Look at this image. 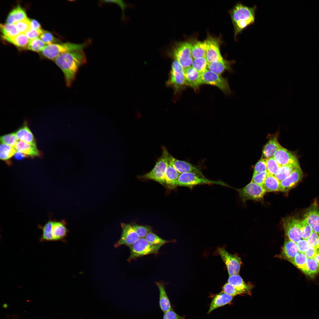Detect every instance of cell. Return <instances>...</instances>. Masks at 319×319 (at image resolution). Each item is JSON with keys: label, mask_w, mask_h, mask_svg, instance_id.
I'll return each mask as SVG.
<instances>
[{"label": "cell", "mask_w": 319, "mask_h": 319, "mask_svg": "<svg viewBox=\"0 0 319 319\" xmlns=\"http://www.w3.org/2000/svg\"><path fill=\"white\" fill-rule=\"evenodd\" d=\"M167 157L168 162L180 174L193 172L202 177H204L201 171L198 167L187 162L175 158L168 152L167 153Z\"/></svg>", "instance_id": "cell-14"}, {"label": "cell", "mask_w": 319, "mask_h": 319, "mask_svg": "<svg viewBox=\"0 0 319 319\" xmlns=\"http://www.w3.org/2000/svg\"><path fill=\"white\" fill-rule=\"evenodd\" d=\"M103 2L105 3H113L118 4L121 8L122 12H124L125 9L126 7V4L122 0H105L103 1Z\"/></svg>", "instance_id": "cell-57"}, {"label": "cell", "mask_w": 319, "mask_h": 319, "mask_svg": "<svg viewBox=\"0 0 319 319\" xmlns=\"http://www.w3.org/2000/svg\"><path fill=\"white\" fill-rule=\"evenodd\" d=\"M0 139L1 143L14 148L18 141L14 132L2 136Z\"/></svg>", "instance_id": "cell-44"}, {"label": "cell", "mask_w": 319, "mask_h": 319, "mask_svg": "<svg viewBox=\"0 0 319 319\" xmlns=\"http://www.w3.org/2000/svg\"><path fill=\"white\" fill-rule=\"evenodd\" d=\"M222 291L234 297L241 294L233 286L228 282L223 286Z\"/></svg>", "instance_id": "cell-50"}, {"label": "cell", "mask_w": 319, "mask_h": 319, "mask_svg": "<svg viewBox=\"0 0 319 319\" xmlns=\"http://www.w3.org/2000/svg\"><path fill=\"white\" fill-rule=\"evenodd\" d=\"M317 253V249L314 247L309 246L308 250L304 253L307 258L314 259Z\"/></svg>", "instance_id": "cell-56"}, {"label": "cell", "mask_w": 319, "mask_h": 319, "mask_svg": "<svg viewBox=\"0 0 319 319\" xmlns=\"http://www.w3.org/2000/svg\"><path fill=\"white\" fill-rule=\"evenodd\" d=\"M144 238L149 242L154 245H163L166 243L173 242V240H164L152 231L149 233Z\"/></svg>", "instance_id": "cell-43"}, {"label": "cell", "mask_w": 319, "mask_h": 319, "mask_svg": "<svg viewBox=\"0 0 319 319\" xmlns=\"http://www.w3.org/2000/svg\"><path fill=\"white\" fill-rule=\"evenodd\" d=\"M228 283L233 286L241 294L248 292L250 289V287L238 274L229 276Z\"/></svg>", "instance_id": "cell-26"}, {"label": "cell", "mask_w": 319, "mask_h": 319, "mask_svg": "<svg viewBox=\"0 0 319 319\" xmlns=\"http://www.w3.org/2000/svg\"><path fill=\"white\" fill-rule=\"evenodd\" d=\"M298 253L297 243L286 237L282 248L281 257L292 263Z\"/></svg>", "instance_id": "cell-20"}, {"label": "cell", "mask_w": 319, "mask_h": 319, "mask_svg": "<svg viewBox=\"0 0 319 319\" xmlns=\"http://www.w3.org/2000/svg\"><path fill=\"white\" fill-rule=\"evenodd\" d=\"M265 171H267L266 159H261L255 165L253 175Z\"/></svg>", "instance_id": "cell-51"}, {"label": "cell", "mask_w": 319, "mask_h": 319, "mask_svg": "<svg viewBox=\"0 0 319 319\" xmlns=\"http://www.w3.org/2000/svg\"><path fill=\"white\" fill-rule=\"evenodd\" d=\"M268 174L267 171H265L253 175L251 181L262 186Z\"/></svg>", "instance_id": "cell-49"}, {"label": "cell", "mask_w": 319, "mask_h": 319, "mask_svg": "<svg viewBox=\"0 0 319 319\" xmlns=\"http://www.w3.org/2000/svg\"><path fill=\"white\" fill-rule=\"evenodd\" d=\"M193 44L188 41L176 43L172 48L171 54L184 69L191 66L193 61L191 48Z\"/></svg>", "instance_id": "cell-6"}, {"label": "cell", "mask_w": 319, "mask_h": 319, "mask_svg": "<svg viewBox=\"0 0 319 319\" xmlns=\"http://www.w3.org/2000/svg\"><path fill=\"white\" fill-rule=\"evenodd\" d=\"M121 226L122 231L121 237L114 246L117 248L122 245H124L129 248L140 237L131 224L121 223Z\"/></svg>", "instance_id": "cell-13"}, {"label": "cell", "mask_w": 319, "mask_h": 319, "mask_svg": "<svg viewBox=\"0 0 319 319\" xmlns=\"http://www.w3.org/2000/svg\"><path fill=\"white\" fill-rule=\"evenodd\" d=\"M307 259L304 254L299 252L291 263L305 274Z\"/></svg>", "instance_id": "cell-38"}, {"label": "cell", "mask_w": 319, "mask_h": 319, "mask_svg": "<svg viewBox=\"0 0 319 319\" xmlns=\"http://www.w3.org/2000/svg\"><path fill=\"white\" fill-rule=\"evenodd\" d=\"M168 86L172 87L175 92H179L186 86L184 69L178 62H172L169 79L167 82Z\"/></svg>", "instance_id": "cell-8"}, {"label": "cell", "mask_w": 319, "mask_h": 319, "mask_svg": "<svg viewBox=\"0 0 319 319\" xmlns=\"http://www.w3.org/2000/svg\"><path fill=\"white\" fill-rule=\"evenodd\" d=\"M2 38L4 40L17 47L23 48H27L30 40L25 34L23 33H21L13 37L2 36Z\"/></svg>", "instance_id": "cell-32"}, {"label": "cell", "mask_w": 319, "mask_h": 319, "mask_svg": "<svg viewBox=\"0 0 319 319\" xmlns=\"http://www.w3.org/2000/svg\"><path fill=\"white\" fill-rule=\"evenodd\" d=\"M281 147L278 141L277 137H274L264 146L263 151V155L266 159L273 157L276 152Z\"/></svg>", "instance_id": "cell-31"}, {"label": "cell", "mask_w": 319, "mask_h": 319, "mask_svg": "<svg viewBox=\"0 0 319 319\" xmlns=\"http://www.w3.org/2000/svg\"><path fill=\"white\" fill-rule=\"evenodd\" d=\"M40 37L44 43L47 45L56 43L59 41L51 33L47 31L43 30Z\"/></svg>", "instance_id": "cell-48"}, {"label": "cell", "mask_w": 319, "mask_h": 319, "mask_svg": "<svg viewBox=\"0 0 319 319\" xmlns=\"http://www.w3.org/2000/svg\"><path fill=\"white\" fill-rule=\"evenodd\" d=\"M17 150L14 148L1 143L0 146V158L6 160L14 156Z\"/></svg>", "instance_id": "cell-39"}, {"label": "cell", "mask_w": 319, "mask_h": 319, "mask_svg": "<svg viewBox=\"0 0 319 319\" xmlns=\"http://www.w3.org/2000/svg\"><path fill=\"white\" fill-rule=\"evenodd\" d=\"M155 283L159 291V307L161 311L165 313L172 309L170 300L165 290V284L163 281H156Z\"/></svg>", "instance_id": "cell-21"}, {"label": "cell", "mask_w": 319, "mask_h": 319, "mask_svg": "<svg viewBox=\"0 0 319 319\" xmlns=\"http://www.w3.org/2000/svg\"><path fill=\"white\" fill-rule=\"evenodd\" d=\"M161 156L158 159L153 168L149 172L139 176L142 180H152L158 182L163 185H165V176L168 162L167 157L168 151L163 147Z\"/></svg>", "instance_id": "cell-4"}, {"label": "cell", "mask_w": 319, "mask_h": 319, "mask_svg": "<svg viewBox=\"0 0 319 319\" xmlns=\"http://www.w3.org/2000/svg\"><path fill=\"white\" fill-rule=\"evenodd\" d=\"M186 86L196 89L203 84L201 74L192 66L184 69Z\"/></svg>", "instance_id": "cell-19"}, {"label": "cell", "mask_w": 319, "mask_h": 319, "mask_svg": "<svg viewBox=\"0 0 319 319\" xmlns=\"http://www.w3.org/2000/svg\"><path fill=\"white\" fill-rule=\"evenodd\" d=\"M217 252L225 264L229 276L238 274L242 264L240 258L230 253L223 248H218Z\"/></svg>", "instance_id": "cell-11"}, {"label": "cell", "mask_w": 319, "mask_h": 319, "mask_svg": "<svg viewBox=\"0 0 319 319\" xmlns=\"http://www.w3.org/2000/svg\"><path fill=\"white\" fill-rule=\"evenodd\" d=\"M206 47L204 41H197L193 44L191 48V54L194 59L205 57Z\"/></svg>", "instance_id": "cell-34"}, {"label": "cell", "mask_w": 319, "mask_h": 319, "mask_svg": "<svg viewBox=\"0 0 319 319\" xmlns=\"http://www.w3.org/2000/svg\"><path fill=\"white\" fill-rule=\"evenodd\" d=\"M208 63L205 57L194 59L192 66L200 74L204 73L208 69Z\"/></svg>", "instance_id": "cell-41"}, {"label": "cell", "mask_w": 319, "mask_h": 319, "mask_svg": "<svg viewBox=\"0 0 319 319\" xmlns=\"http://www.w3.org/2000/svg\"><path fill=\"white\" fill-rule=\"evenodd\" d=\"M204 41L206 47L205 57L208 64L223 59L220 53L219 42L217 39L210 37Z\"/></svg>", "instance_id": "cell-15"}, {"label": "cell", "mask_w": 319, "mask_h": 319, "mask_svg": "<svg viewBox=\"0 0 319 319\" xmlns=\"http://www.w3.org/2000/svg\"><path fill=\"white\" fill-rule=\"evenodd\" d=\"M164 313L162 319H185L184 317L177 314L172 309Z\"/></svg>", "instance_id": "cell-54"}, {"label": "cell", "mask_w": 319, "mask_h": 319, "mask_svg": "<svg viewBox=\"0 0 319 319\" xmlns=\"http://www.w3.org/2000/svg\"><path fill=\"white\" fill-rule=\"evenodd\" d=\"M233 297L234 296L228 294L222 291L219 293L212 300L208 313H210L214 309L230 303Z\"/></svg>", "instance_id": "cell-25"}, {"label": "cell", "mask_w": 319, "mask_h": 319, "mask_svg": "<svg viewBox=\"0 0 319 319\" xmlns=\"http://www.w3.org/2000/svg\"><path fill=\"white\" fill-rule=\"evenodd\" d=\"M180 174L168 162L165 172V185L168 188L172 189L178 186L177 181Z\"/></svg>", "instance_id": "cell-24"}, {"label": "cell", "mask_w": 319, "mask_h": 319, "mask_svg": "<svg viewBox=\"0 0 319 319\" xmlns=\"http://www.w3.org/2000/svg\"><path fill=\"white\" fill-rule=\"evenodd\" d=\"M26 155L25 154L18 151L14 155V158L17 160H21L23 159Z\"/></svg>", "instance_id": "cell-59"}, {"label": "cell", "mask_w": 319, "mask_h": 319, "mask_svg": "<svg viewBox=\"0 0 319 319\" xmlns=\"http://www.w3.org/2000/svg\"><path fill=\"white\" fill-rule=\"evenodd\" d=\"M0 27L2 36L12 37L21 33L14 24H1Z\"/></svg>", "instance_id": "cell-35"}, {"label": "cell", "mask_w": 319, "mask_h": 319, "mask_svg": "<svg viewBox=\"0 0 319 319\" xmlns=\"http://www.w3.org/2000/svg\"><path fill=\"white\" fill-rule=\"evenodd\" d=\"M45 45L40 38L38 37L29 40L27 48L35 52L42 51Z\"/></svg>", "instance_id": "cell-42"}, {"label": "cell", "mask_w": 319, "mask_h": 319, "mask_svg": "<svg viewBox=\"0 0 319 319\" xmlns=\"http://www.w3.org/2000/svg\"><path fill=\"white\" fill-rule=\"evenodd\" d=\"M273 157L280 166L288 164L300 165L296 156L282 147L276 152Z\"/></svg>", "instance_id": "cell-16"}, {"label": "cell", "mask_w": 319, "mask_h": 319, "mask_svg": "<svg viewBox=\"0 0 319 319\" xmlns=\"http://www.w3.org/2000/svg\"><path fill=\"white\" fill-rule=\"evenodd\" d=\"M257 9L256 5L249 7L241 3H237L230 10L235 39L244 29L254 24Z\"/></svg>", "instance_id": "cell-2"}, {"label": "cell", "mask_w": 319, "mask_h": 319, "mask_svg": "<svg viewBox=\"0 0 319 319\" xmlns=\"http://www.w3.org/2000/svg\"><path fill=\"white\" fill-rule=\"evenodd\" d=\"M162 245H154L147 241L144 238H139L129 247L130 256L128 262L142 256L152 254H157Z\"/></svg>", "instance_id": "cell-5"}, {"label": "cell", "mask_w": 319, "mask_h": 319, "mask_svg": "<svg viewBox=\"0 0 319 319\" xmlns=\"http://www.w3.org/2000/svg\"><path fill=\"white\" fill-rule=\"evenodd\" d=\"M266 161L268 172L275 176L278 173L280 166L273 157L266 159Z\"/></svg>", "instance_id": "cell-45"}, {"label": "cell", "mask_w": 319, "mask_h": 319, "mask_svg": "<svg viewBox=\"0 0 319 319\" xmlns=\"http://www.w3.org/2000/svg\"><path fill=\"white\" fill-rule=\"evenodd\" d=\"M316 248L317 249H319V239H318V243H317V246H316Z\"/></svg>", "instance_id": "cell-61"}, {"label": "cell", "mask_w": 319, "mask_h": 319, "mask_svg": "<svg viewBox=\"0 0 319 319\" xmlns=\"http://www.w3.org/2000/svg\"><path fill=\"white\" fill-rule=\"evenodd\" d=\"M299 219L292 217L283 219L282 224L285 234L290 240L297 243L302 239L300 233Z\"/></svg>", "instance_id": "cell-12"}, {"label": "cell", "mask_w": 319, "mask_h": 319, "mask_svg": "<svg viewBox=\"0 0 319 319\" xmlns=\"http://www.w3.org/2000/svg\"><path fill=\"white\" fill-rule=\"evenodd\" d=\"M262 186L266 192H282L280 182L275 176L268 173Z\"/></svg>", "instance_id": "cell-27"}, {"label": "cell", "mask_w": 319, "mask_h": 319, "mask_svg": "<svg viewBox=\"0 0 319 319\" xmlns=\"http://www.w3.org/2000/svg\"><path fill=\"white\" fill-rule=\"evenodd\" d=\"M14 133L18 140L36 147L33 135L26 123Z\"/></svg>", "instance_id": "cell-23"}, {"label": "cell", "mask_w": 319, "mask_h": 319, "mask_svg": "<svg viewBox=\"0 0 319 319\" xmlns=\"http://www.w3.org/2000/svg\"><path fill=\"white\" fill-rule=\"evenodd\" d=\"M242 200L260 201L262 200L266 191L263 187L251 181L244 187L236 189Z\"/></svg>", "instance_id": "cell-9"}, {"label": "cell", "mask_w": 319, "mask_h": 319, "mask_svg": "<svg viewBox=\"0 0 319 319\" xmlns=\"http://www.w3.org/2000/svg\"><path fill=\"white\" fill-rule=\"evenodd\" d=\"M304 219L310 226L313 231L319 235V209L316 203H313L307 209Z\"/></svg>", "instance_id": "cell-17"}, {"label": "cell", "mask_w": 319, "mask_h": 319, "mask_svg": "<svg viewBox=\"0 0 319 319\" xmlns=\"http://www.w3.org/2000/svg\"><path fill=\"white\" fill-rule=\"evenodd\" d=\"M203 84L215 86L226 94L231 92L228 80L207 69L201 74Z\"/></svg>", "instance_id": "cell-10"}, {"label": "cell", "mask_w": 319, "mask_h": 319, "mask_svg": "<svg viewBox=\"0 0 319 319\" xmlns=\"http://www.w3.org/2000/svg\"><path fill=\"white\" fill-rule=\"evenodd\" d=\"M131 226L140 238H145L149 233L152 231L151 227L149 226L135 224Z\"/></svg>", "instance_id": "cell-46"}, {"label": "cell", "mask_w": 319, "mask_h": 319, "mask_svg": "<svg viewBox=\"0 0 319 319\" xmlns=\"http://www.w3.org/2000/svg\"><path fill=\"white\" fill-rule=\"evenodd\" d=\"M303 174L300 166L289 176L280 182L282 192H287L295 187L301 180Z\"/></svg>", "instance_id": "cell-18"}, {"label": "cell", "mask_w": 319, "mask_h": 319, "mask_svg": "<svg viewBox=\"0 0 319 319\" xmlns=\"http://www.w3.org/2000/svg\"><path fill=\"white\" fill-rule=\"evenodd\" d=\"M27 17L25 10L20 5H18L9 13L6 21L7 23L14 24Z\"/></svg>", "instance_id": "cell-29"}, {"label": "cell", "mask_w": 319, "mask_h": 319, "mask_svg": "<svg viewBox=\"0 0 319 319\" xmlns=\"http://www.w3.org/2000/svg\"><path fill=\"white\" fill-rule=\"evenodd\" d=\"M15 149L17 151L31 157L38 156L40 154L36 147L20 141H18Z\"/></svg>", "instance_id": "cell-30"}, {"label": "cell", "mask_w": 319, "mask_h": 319, "mask_svg": "<svg viewBox=\"0 0 319 319\" xmlns=\"http://www.w3.org/2000/svg\"><path fill=\"white\" fill-rule=\"evenodd\" d=\"M314 259L319 264V249H317V253Z\"/></svg>", "instance_id": "cell-60"}, {"label": "cell", "mask_w": 319, "mask_h": 319, "mask_svg": "<svg viewBox=\"0 0 319 319\" xmlns=\"http://www.w3.org/2000/svg\"><path fill=\"white\" fill-rule=\"evenodd\" d=\"M319 238V235L313 231L308 238L306 240L309 246L316 248Z\"/></svg>", "instance_id": "cell-52"}, {"label": "cell", "mask_w": 319, "mask_h": 319, "mask_svg": "<svg viewBox=\"0 0 319 319\" xmlns=\"http://www.w3.org/2000/svg\"><path fill=\"white\" fill-rule=\"evenodd\" d=\"M208 69L213 72L219 75L222 74L226 70L231 69L229 62L223 58L208 64Z\"/></svg>", "instance_id": "cell-28"}, {"label": "cell", "mask_w": 319, "mask_h": 319, "mask_svg": "<svg viewBox=\"0 0 319 319\" xmlns=\"http://www.w3.org/2000/svg\"><path fill=\"white\" fill-rule=\"evenodd\" d=\"M298 225L302 239L307 240L313 232L311 227L304 219H299Z\"/></svg>", "instance_id": "cell-40"}, {"label": "cell", "mask_w": 319, "mask_h": 319, "mask_svg": "<svg viewBox=\"0 0 319 319\" xmlns=\"http://www.w3.org/2000/svg\"><path fill=\"white\" fill-rule=\"evenodd\" d=\"M53 220L50 219L43 226L40 225H38V228L41 230L42 232V235L40 238V242L53 241L51 233Z\"/></svg>", "instance_id": "cell-33"}, {"label": "cell", "mask_w": 319, "mask_h": 319, "mask_svg": "<svg viewBox=\"0 0 319 319\" xmlns=\"http://www.w3.org/2000/svg\"><path fill=\"white\" fill-rule=\"evenodd\" d=\"M30 28L37 30L42 29L39 23L35 19H30Z\"/></svg>", "instance_id": "cell-58"}, {"label": "cell", "mask_w": 319, "mask_h": 319, "mask_svg": "<svg viewBox=\"0 0 319 319\" xmlns=\"http://www.w3.org/2000/svg\"><path fill=\"white\" fill-rule=\"evenodd\" d=\"M203 184H215L229 187L222 181L209 180L196 173L188 172L181 173L178 178L177 186L192 188L194 186Z\"/></svg>", "instance_id": "cell-7"}, {"label": "cell", "mask_w": 319, "mask_h": 319, "mask_svg": "<svg viewBox=\"0 0 319 319\" xmlns=\"http://www.w3.org/2000/svg\"><path fill=\"white\" fill-rule=\"evenodd\" d=\"M296 243L299 252L304 254L309 247L306 240L302 239Z\"/></svg>", "instance_id": "cell-55"}, {"label": "cell", "mask_w": 319, "mask_h": 319, "mask_svg": "<svg viewBox=\"0 0 319 319\" xmlns=\"http://www.w3.org/2000/svg\"><path fill=\"white\" fill-rule=\"evenodd\" d=\"M68 232V230L64 220L60 221L53 220L51 230L53 241H64Z\"/></svg>", "instance_id": "cell-22"}, {"label": "cell", "mask_w": 319, "mask_h": 319, "mask_svg": "<svg viewBox=\"0 0 319 319\" xmlns=\"http://www.w3.org/2000/svg\"><path fill=\"white\" fill-rule=\"evenodd\" d=\"M43 31V29L37 30L30 28L24 34L29 39L31 40L37 38L39 36H40Z\"/></svg>", "instance_id": "cell-53"}, {"label": "cell", "mask_w": 319, "mask_h": 319, "mask_svg": "<svg viewBox=\"0 0 319 319\" xmlns=\"http://www.w3.org/2000/svg\"><path fill=\"white\" fill-rule=\"evenodd\" d=\"M300 165L288 164L280 166L277 174L275 176L280 182L289 176Z\"/></svg>", "instance_id": "cell-36"}, {"label": "cell", "mask_w": 319, "mask_h": 319, "mask_svg": "<svg viewBox=\"0 0 319 319\" xmlns=\"http://www.w3.org/2000/svg\"><path fill=\"white\" fill-rule=\"evenodd\" d=\"M20 33H25L30 28V19L27 17L15 23Z\"/></svg>", "instance_id": "cell-47"}, {"label": "cell", "mask_w": 319, "mask_h": 319, "mask_svg": "<svg viewBox=\"0 0 319 319\" xmlns=\"http://www.w3.org/2000/svg\"><path fill=\"white\" fill-rule=\"evenodd\" d=\"M54 61L63 73L66 86L70 87L80 67L86 63L87 58L83 50H80L61 54Z\"/></svg>", "instance_id": "cell-1"}, {"label": "cell", "mask_w": 319, "mask_h": 319, "mask_svg": "<svg viewBox=\"0 0 319 319\" xmlns=\"http://www.w3.org/2000/svg\"><path fill=\"white\" fill-rule=\"evenodd\" d=\"M319 273V264L314 258H308L305 274L311 278Z\"/></svg>", "instance_id": "cell-37"}, {"label": "cell", "mask_w": 319, "mask_h": 319, "mask_svg": "<svg viewBox=\"0 0 319 319\" xmlns=\"http://www.w3.org/2000/svg\"><path fill=\"white\" fill-rule=\"evenodd\" d=\"M90 40L83 43H76L71 42L56 43L46 45L42 53L43 56L48 59L54 60L59 55L66 52L83 50L89 45Z\"/></svg>", "instance_id": "cell-3"}]
</instances>
